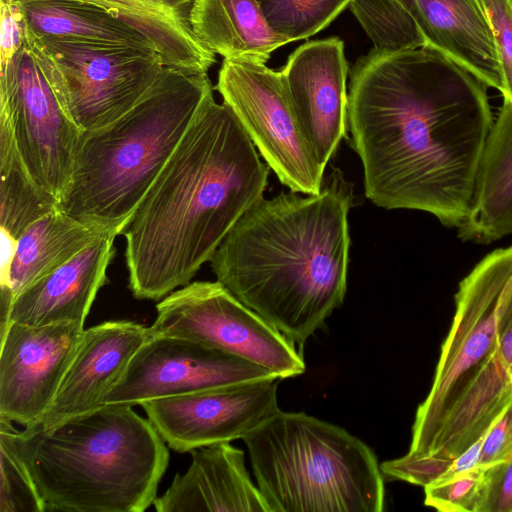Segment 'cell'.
Returning a JSON list of instances; mask_svg holds the SVG:
<instances>
[{
  "label": "cell",
  "instance_id": "cell-1",
  "mask_svg": "<svg viewBox=\"0 0 512 512\" xmlns=\"http://www.w3.org/2000/svg\"><path fill=\"white\" fill-rule=\"evenodd\" d=\"M487 88L429 45L360 58L349 84L348 131L366 197L463 228L494 124Z\"/></svg>",
  "mask_w": 512,
  "mask_h": 512
},
{
  "label": "cell",
  "instance_id": "cell-2",
  "mask_svg": "<svg viewBox=\"0 0 512 512\" xmlns=\"http://www.w3.org/2000/svg\"><path fill=\"white\" fill-rule=\"evenodd\" d=\"M268 176L233 111L210 94L122 233L133 296L159 301L189 284L263 198Z\"/></svg>",
  "mask_w": 512,
  "mask_h": 512
},
{
  "label": "cell",
  "instance_id": "cell-3",
  "mask_svg": "<svg viewBox=\"0 0 512 512\" xmlns=\"http://www.w3.org/2000/svg\"><path fill=\"white\" fill-rule=\"evenodd\" d=\"M353 200L338 168L317 194L261 198L212 256L217 281L302 348L344 300Z\"/></svg>",
  "mask_w": 512,
  "mask_h": 512
},
{
  "label": "cell",
  "instance_id": "cell-4",
  "mask_svg": "<svg viewBox=\"0 0 512 512\" xmlns=\"http://www.w3.org/2000/svg\"><path fill=\"white\" fill-rule=\"evenodd\" d=\"M5 438L29 472L46 511L143 512L157 498L169 448L131 406L100 408Z\"/></svg>",
  "mask_w": 512,
  "mask_h": 512
},
{
  "label": "cell",
  "instance_id": "cell-5",
  "mask_svg": "<svg viewBox=\"0 0 512 512\" xmlns=\"http://www.w3.org/2000/svg\"><path fill=\"white\" fill-rule=\"evenodd\" d=\"M212 93L207 73L164 66L129 111L82 131L57 208L99 231L122 234Z\"/></svg>",
  "mask_w": 512,
  "mask_h": 512
},
{
  "label": "cell",
  "instance_id": "cell-6",
  "mask_svg": "<svg viewBox=\"0 0 512 512\" xmlns=\"http://www.w3.org/2000/svg\"><path fill=\"white\" fill-rule=\"evenodd\" d=\"M272 512H381L374 451L344 428L278 409L242 439Z\"/></svg>",
  "mask_w": 512,
  "mask_h": 512
},
{
  "label": "cell",
  "instance_id": "cell-7",
  "mask_svg": "<svg viewBox=\"0 0 512 512\" xmlns=\"http://www.w3.org/2000/svg\"><path fill=\"white\" fill-rule=\"evenodd\" d=\"M512 318V246L481 259L459 283L455 314L431 389L418 406L408 453L431 452L452 407L495 352Z\"/></svg>",
  "mask_w": 512,
  "mask_h": 512
},
{
  "label": "cell",
  "instance_id": "cell-8",
  "mask_svg": "<svg viewBox=\"0 0 512 512\" xmlns=\"http://www.w3.org/2000/svg\"><path fill=\"white\" fill-rule=\"evenodd\" d=\"M26 35L61 107L81 131L103 127L129 111L164 67L156 51Z\"/></svg>",
  "mask_w": 512,
  "mask_h": 512
},
{
  "label": "cell",
  "instance_id": "cell-9",
  "mask_svg": "<svg viewBox=\"0 0 512 512\" xmlns=\"http://www.w3.org/2000/svg\"><path fill=\"white\" fill-rule=\"evenodd\" d=\"M147 336L187 338L254 363L277 378L305 371L295 343L217 280L194 281L161 299Z\"/></svg>",
  "mask_w": 512,
  "mask_h": 512
},
{
  "label": "cell",
  "instance_id": "cell-10",
  "mask_svg": "<svg viewBox=\"0 0 512 512\" xmlns=\"http://www.w3.org/2000/svg\"><path fill=\"white\" fill-rule=\"evenodd\" d=\"M216 89L279 181L292 192L319 193L325 168L301 127L280 71L224 59Z\"/></svg>",
  "mask_w": 512,
  "mask_h": 512
},
{
  "label": "cell",
  "instance_id": "cell-11",
  "mask_svg": "<svg viewBox=\"0 0 512 512\" xmlns=\"http://www.w3.org/2000/svg\"><path fill=\"white\" fill-rule=\"evenodd\" d=\"M0 114L11 125L29 173L59 203L82 131L64 112L27 45L0 68Z\"/></svg>",
  "mask_w": 512,
  "mask_h": 512
},
{
  "label": "cell",
  "instance_id": "cell-12",
  "mask_svg": "<svg viewBox=\"0 0 512 512\" xmlns=\"http://www.w3.org/2000/svg\"><path fill=\"white\" fill-rule=\"evenodd\" d=\"M279 379L237 356L181 337L151 336L136 351L104 405L143 402L244 382Z\"/></svg>",
  "mask_w": 512,
  "mask_h": 512
},
{
  "label": "cell",
  "instance_id": "cell-13",
  "mask_svg": "<svg viewBox=\"0 0 512 512\" xmlns=\"http://www.w3.org/2000/svg\"><path fill=\"white\" fill-rule=\"evenodd\" d=\"M280 379L244 382L140 404L167 446L179 453L243 439L278 408Z\"/></svg>",
  "mask_w": 512,
  "mask_h": 512
},
{
  "label": "cell",
  "instance_id": "cell-14",
  "mask_svg": "<svg viewBox=\"0 0 512 512\" xmlns=\"http://www.w3.org/2000/svg\"><path fill=\"white\" fill-rule=\"evenodd\" d=\"M84 331L63 322L31 326L11 321L0 337V419L37 425L51 405Z\"/></svg>",
  "mask_w": 512,
  "mask_h": 512
},
{
  "label": "cell",
  "instance_id": "cell-15",
  "mask_svg": "<svg viewBox=\"0 0 512 512\" xmlns=\"http://www.w3.org/2000/svg\"><path fill=\"white\" fill-rule=\"evenodd\" d=\"M301 127L326 168L348 132V64L337 37L299 46L280 71Z\"/></svg>",
  "mask_w": 512,
  "mask_h": 512
},
{
  "label": "cell",
  "instance_id": "cell-16",
  "mask_svg": "<svg viewBox=\"0 0 512 512\" xmlns=\"http://www.w3.org/2000/svg\"><path fill=\"white\" fill-rule=\"evenodd\" d=\"M146 339L147 327L128 320L84 329L58 391L37 426L47 428L103 406Z\"/></svg>",
  "mask_w": 512,
  "mask_h": 512
},
{
  "label": "cell",
  "instance_id": "cell-17",
  "mask_svg": "<svg viewBox=\"0 0 512 512\" xmlns=\"http://www.w3.org/2000/svg\"><path fill=\"white\" fill-rule=\"evenodd\" d=\"M183 474L157 496L158 512H272L271 506L245 465L244 452L223 442L190 452Z\"/></svg>",
  "mask_w": 512,
  "mask_h": 512
},
{
  "label": "cell",
  "instance_id": "cell-18",
  "mask_svg": "<svg viewBox=\"0 0 512 512\" xmlns=\"http://www.w3.org/2000/svg\"><path fill=\"white\" fill-rule=\"evenodd\" d=\"M117 234L105 232L70 260L22 290L13 300L10 322L42 326L84 324L115 254Z\"/></svg>",
  "mask_w": 512,
  "mask_h": 512
},
{
  "label": "cell",
  "instance_id": "cell-19",
  "mask_svg": "<svg viewBox=\"0 0 512 512\" xmlns=\"http://www.w3.org/2000/svg\"><path fill=\"white\" fill-rule=\"evenodd\" d=\"M412 16L426 45L502 93L494 38L481 0H397Z\"/></svg>",
  "mask_w": 512,
  "mask_h": 512
},
{
  "label": "cell",
  "instance_id": "cell-20",
  "mask_svg": "<svg viewBox=\"0 0 512 512\" xmlns=\"http://www.w3.org/2000/svg\"><path fill=\"white\" fill-rule=\"evenodd\" d=\"M102 233L58 208L42 216L20 235L9 264L1 270V300L13 303L22 290L70 260Z\"/></svg>",
  "mask_w": 512,
  "mask_h": 512
},
{
  "label": "cell",
  "instance_id": "cell-21",
  "mask_svg": "<svg viewBox=\"0 0 512 512\" xmlns=\"http://www.w3.org/2000/svg\"><path fill=\"white\" fill-rule=\"evenodd\" d=\"M189 23L196 38L224 59L265 64L289 43L268 25L257 0H195Z\"/></svg>",
  "mask_w": 512,
  "mask_h": 512
},
{
  "label": "cell",
  "instance_id": "cell-22",
  "mask_svg": "<svg viewBox=\"0 0 512 512\" xmlns=\"http://www.w3.org/2000/svg\"><path fill=\"white\" fill-rule=\"evenodd\" d=\"M458 235L464 241L480 244L512 235V103H503L494 120L473 211Z\"/></svg>",
  "mask_w": 512,
  "mask_h": 512
},
{
  "label": "cell",
  "instance_id": "cell-23",
  "mask_svg": "<svg viewBox=\"0 0 512 512\" xmlns=\"http://www.w3.org/2000/svg\"><path fill=\"white\" fill-rule=\"evenodd\" d=\"M511 399V375L494 352L452 407L430 453L454 460L489 430Z\"/></svg>",
  "mask_w": 512,
  "mask_h": 512
},
{
  "label": "cell",
  "instance_id": "cell-24",
  "mask_svg": "<svg viewBox=\"0 0 512 512\" xmlns=\"http://www.w3.org/2000/svg\"><path fill=\"white\" fill-rule=\"evenodd\" d=\"M28 34L56 40L101 42L156 51L141 33L107 12L77 0H14Z\"/></svg>",
  "mask_w": 512,
  "mask_h": 512
},
{
  "label": "cell",
  "instance_id": "cell-25",
  "mask_svg": "<svg viewBox=\"0 0 512 512\" xmlns=\"http://www.w3.org/2000/svg\"><path fill=\"white\" fill-rule=\"evenodd\" d=\"M99 8L145 36L164 66L190 74L207 73L215 55L194 35L188 20L143 0H77Z\"/></svg>",
  "mask_w": 512,
  "mask_h": 512
},
{
  "label": "cell",
  "instance_id": "cell-26",
  "mask_svg": "<svg viewBox=\"0 0 512 512\" xmlns=\"http://www.w3.org/2000/svg\"><path fill=\"white\" fill-rule=\"evenodd\" d=\"M0 229L1 270L9 264L25 229L56 209L58 200L29 173L15 142L11 125L0 114Z\"/></svg>",
  "mask_w": 512,
  "mask_h": 512
},
{
  "label": "cell",
  "instance_id": "cell-27",
  "mask_svg": "<svg viewBox=\"0 0 512 512\" xmlns=\"http://www.w3.org/2000/svg\"><path fill=\"white\" fill-rule=\"evenodd\" d=\"M359 23L380 53H396L426 45L416 22L397 0H351Z\"/></svg>",
  "mask_w": 512,
  "mask_h": 512
},
{
  "label": "cell",
  "instance_id": "cell-28",
  "mask_svg": "<svg viewBox=\"0 0 512 512\" xmlns=\"http://www.w3.org/2000/svg\"><path fill=\"white\" fill-rule=\"evenodd\" d=\"M271 29L288 42L306 39L328 26L351 0H257Z\"/></svg>",
  "mask_w": 512,
  "mask_h": 512
},
{
  "label": "cell",
  "instance_id": "cell-29",
  "mask_svg": "<svg viewBox=\"0 0 512 512\" xmlns=\"http://www.w3.org/2000/svg\"><path fill=\"white\" fill-rule=\"evenodd\" d=\"M489 466L440 478L424 487V504L441 512H480Z\"/></svg>",
  "mask_w": 512,
  "mask_h": 512
},
{
  "label": "cell",
  "instance_id": "cell-30",
  "mask_svg": "<svg viewBox=\"0 0 512 512\" xmlns=\"http://www.w3.org/2000/svg\"><path fill=\"white\" fill-rule=\"evenodd\" d=\"M0 512H45V504L26 467L0 436Z\"/></svg>",
  "mask_w": 512,
  "mask_h": 512
},
{
  "label": "cell",
  "instance_id": "cell-31",
  "mask_svg": "<svg viewBox=\"0 0 512 512\" xmlns=\"http://www.w3.org/2000/svg\"><path fill=\"white\" fill-rule=\"evenodd\" d=\"M453 459L434 453L411 454L380 464L384 478L400 480L426 487L442 478L450 468Z\"/></svg>",
  "mask_w": 512,
  "mask_h": 512
},
{
  "label": "cell",
  "instance_id": "cell-32",
  "mask_svg": "<svg viewBox=\"0 0 512 512\" xmlns=\"http://www.w3.org/2000/svg\"><path fill=\"white\" fill-rule=\"evenodd\" d=\"M491 26L503 79V103H512V7L509 0H481Z\"/></svg>",
  "mask_w": 512,
  "mask_h": 512
},
{
  "label": "cell",
  "instance_id": "cell-33",
  "mask_svg": "<svg viewBox=\"0 0 512 512\" xmlns=\"http://www.w3.org/2000/svg\"><path fill=\"white\" fill-rule=\"evenodd\" d=\"M0 68L27 45L26 22L14 0H0Z\"/></svg>",
  "mask_w": 512,
  "mask_h": 512
},
{
  "label": "cell",
  "instance_id": "cell-34",
  "mask_svg": "<svg viewBox=\"0 0 512 512\" xmlns=\"http://www.w3.org/2000/svg\"><path fill=\"white\" fill-rule=\"evenodd\" d=\"M512 458V399L484 436L480 465L491 466Z\"/></svg>",
  "mask_w": 512,
  "mask_h": 512
},
{
  "label": "cell",
  "instance_id": "cell-35",
  "mask_svg": "<svg viewBox=\"0 0 512 512\" xmlns=\"http://www.w3.org/2000/svg\"><path fill=\"white\" fill-rule=\"evenodd\" d=\"M480 512H512V458L489 466Z\"/></svg>",
  "mask_w": 512,
  "mask_h": 512
},
{
  "label": "cell",
  "instance_id": "cell-36",
  "mask_svg": "<svg viewBox=\"0 0 512 512\" xmlns=\"http://www.w3.org/2000/svg\"><path fill=\"white\" fill-rule=\"evenodd\" d=\"M485 434L453 460L450 468L443 477L452 476L480 465V453Z\"/></svg>",
  "mask_w": 512,
  "mask_h": 512
},
{
  "label": "cell",
  "instance_id": "cell-37",
  "mask_svg": "<svg viewBox=\"0 0 512 512\" xmlns=\"http://www.w3.org/2000/svg\"><path fill=\"white\" fill-rule=\"evenodd\" d=\"M164 12L189 21V14L195 0H143Z\"/></svg>",
  "mask_w": 512,
  "mask_h": 512
},
{
  "label": "cell",
  "instance_id": "cell-38",
  "mask_svg": "<svg viewBox=\"0 0 512 512\" xmlns=\"http://www.w3.org/2000/svg\"><path fill=\"white\" fill-rule=\"evenodd\" d=\"M495 352L512 377V318L502 332Z\"/></svg>",
  "mask_w": 512,
  "mask_h": 512
},
{
  "label": "cell",
  "instance_id": "cell-39",
  "mask_svg": "<svg viewBox=\"0 0 512 512\" xmlns=\"http://www.w3.org/2000/svg\"><path fill=\"white\" fill-rule=\"evenodd\" d=\"M509 2H510V5H511V7H512V0H509Z\"/></svg>",
  "mask_w": 512,
  "mask_h": 512
},
{
  "label": "cell",
  "instance_id": "cell-40",
  "mask_svg": "<svg viewBox=\"0 0 512 512\" xmlns=\"http://www.w3.org/2000/svg\"><path fill=\"white\" fill-rule=\"evenodd\" d=\"M512 378V377H511Z\"/></svg>",
  "mask_w": 512,
  "mask_h": 512
}]
</instances>
